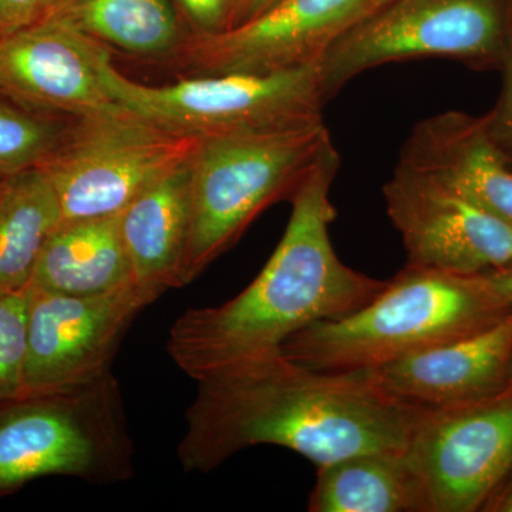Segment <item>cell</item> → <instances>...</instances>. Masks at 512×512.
Listing matches in <instances>:
<instances>
[{
  "mask_svg": "<svg viewBox=\"0 0 512 512\" xmlns=\"http://www.w3.org/2000/svg\"><path fill=\"white\" fill-rule=\"evenodd\" d=\"M387 0H279L247 23L187 33L171 57L188 76L265 74L318 64L326 50Z\"/></svg>",
  "mask_w": 512,
  "mask_h": 512,
  "instance_id": "30bf717a",
  "label": "cell"
},
{
  "mask_svg": "<svg viewBox=\"0 0 512 512\" xmlns=\"http://www.w3.org/2000/svg\"><path fill=\"white\" fill-rule=\"evenodd\" d=\"M55 0H0V39L45 19Z\"/></svg>",
  "mask_w": 512,
  "mask_h": 512,
  "instance_id": "d4e9b609",
  "label": "cell"
},
{
  "mask_svg": "<svg viewBox=\"0 0 512 512\" xmlns=\"http://www.w3.org/2000/svg\"><path fill=\"white\" fill-rule=\"evenodd\" d=\"M512 313L476 275L406 265L373 301L320 320L285 340L281 352L328 372L370 370L476 335Z\"/></svg>",
  "mask_w": 512,
  "mask_h": 512,
  "instance_id": "3957f363",
  "label": "cell"
},
{
  "mask_svg": "<svg viewBox=\"0 0 512 512\" xmlns=\"http://www.w3.org/2000/svg\"><path fill=\"white\" fill-rule=\"evenodd\" d=\"M483 511L512 512V473L488 501Z\"/></svg>",
  "mask_w": 512,
  "mask_h": 512,
  "instance_id": "83f0119b",
  "label": "cell"
},
{
  "mask_svg": "<svg viewBox=\"0 0 512 512\" xmlns=\"http://www.w3.org/2000/svg\"><path fill=\"white\" fill-rule=\"evenodd\" d=\"M134 447L113 372L94 382L0 402V498L37 478L126 481Z\"/></svg>",
  "mask_w": 512,
  "mask_h": 512,
  "instance_id": "5b68a950",
  "label": "cell"
},
{
  "mask_svg": "<svg viewBox=\"0 0 512 512\" xmlns=\"http://www.w3.org/2000/svg\"><path fill=\"white\" fill-rule=\"evenodd\" d=\"M481 284L495 298L512 306V264L477 274Z\"/></svg>",
  "mask_w": 512,
  "mask_h": 512,
  "instance_id": "484cf974",
  "label": "cell"
},
{
  "mask_svg": "<svg viewBox=\"0 0 512 512\" xmlns=\"http://www.w3.org/2000/svg\"><path fill=\"white\" fill-rule=\"evenodd\" d=\"M332 144L323 120L198 138L190 156L183 285L228 251L266 208L291 200Z\"/></svg>",
  "mask_w": 512,
  "mask_h": 512,
  "instance_id": "277c9868",
  "label": "cell"
},
{
  "mask_svg": "<svg viewBox=\"0 0 512 512\" xmlns=\"http://www.w3.org/2000/svg\"><path fill=\"white\" fill-rule=\"evenodd\" d=\"M417 410L387 392L372 369H313L278 350L198 380L177 453L187 473H210L262 444L288 448L318 467L406 450Z\"/></svg>",
  "mask_w": 512,
  "mask_h": 512,
  "instance_id": "6da1fadb",
  "label": "cell"
},
{
  "mask_svg": "<svg viewBox=\"0 0 512 512\" xmlns=\"http://www.w3.org/2000/svg\"><path fill=\"white\" fill-rule=\"evenodd\" d=\"M503 90L490 113L485 114L488 130L495 143L507 154L512 163V28L508 52L503 64Z\"/></svg>",
  "mask_w": 512,
  "mask_h": 512,
  "instance_id": "603a6c76",
  "label": "cell"
},
{
  "mask_svg": "<svg viewBox=\"0 0 512 512\" xmlns=\"http://www.w3.org/2000/svg\"><path fill=\"white\" fill-rule=\"evenodd\" d=\"M194 35H212L228 29L234 0H175Z\"/></svg>",
  "mask_w": 512,
  "mask_h": 512,
  "instance_id": "cb8c5ba5",
  "label": "cell"
},
{
  "mask_svg": "<svg viewBox=\"0 0 512 512\" xmlns=\"http://www.w3.org/2000/svg\"><path fill=\"white\" fill-rule=\"evenodd\" d=\"M512 313L476 335L372 369L404 402L447 409L480 402L510 386Z\"/></svg>",
  "mask_w": 512,
  "mask_h": 512,
  "instance_id": "5bb4252c",
  "label": "cell"
},
{
  "mask_svg": "<svg viewBox=\"0 0 512 512\" xmlns=\"http://www.w3.org/2000/svg\"><path fill=\"white\" fill-rule=\"evenodd\" d=\"M399 165L512 225V163L491 136L485 114L446 111L420 121L404 144Z\"/></svg>",
  "mask_w": 512,
  "mask_h": 512,
  "instance_id": "9a60e30c",
  "label": "cell"
},
{
  "mask_svg": "<svg viewBox=\"0 0 512 512\" xmlns=\"http://www.w3.org/2000/svg\"><path fill=\"white\" fill-rule=\"evenodd\" d=\"M72 121L32 109L0 90V177L46 164L62 146Z\"/></svg>",
  "mask_w": 512,
  "mask_h": 512,
  "instance_id": "44dd1931",
  "label": "cell"
},
{
  "mask_svg": "<svg viewBox=\"0 0 512 512\" xmlns=\"http://www.w3.org/2000/svg\"><path fill=\"white\" fill-rule=\"evenodd\" d=\"M339 167L332 144L289 200L284 237L247 289L220 306L190 309L175 320L168 353L192 379L278 352L299 330L363 308L389 284L349 268L333 248L329 228L336 210L330 190Z\"/></svg>",
  "mask_w": 512,
  "mask_h": 512,
  "instance_id": "7a4b0ae2",
  "label": "cell"
},
{
  "mask_svg": "<svg viewBox=\"0 0 512 512\" xmlns=\"http://www.w3.org/2000/svg\"><path fill=\"white\" fill-rule=\"evenodd\" d=\"M383 194L407 265L476 275L512 264V225L433 178L397 164Z\"/></svg>",
  "mask_w": 512,
  "mask_h": 512,
  "instance_id": "7c38bea8",
  "label": "cell"
},
{
  "mask_svg": "<svg viewBox=\"0 0 512 512\" xmlns=\"http://www.w3.org/2000/svg\"><path fill=\"white\" fill-rule=\"evenodd\" d=\"M103 43L66 23L43 19L0 39V90L67 119L123 110L101 79Z\"/></svg>",
  "mask_w": 512,
  "mask_h": 512,
  "instance_id": "4fadbf2b",
  "label": "cell"
},
{
  "mask_svg": "<svg viewBox=\"0 0 512 512\" xmlns=\"http://www.w3.org/2000/svg\"><path fill=\"white\" fill-rule=\"evenodd\" d=\"M311 512H427L423 488L403 451L356 454L318 466Z\"/></svg>",
  "mask_w": 512,
  "mask_h": 512,
  "instance_id": "ac0fdd59",
  "label": "cell"
},
{
  "mask_svg": "<svg viewBox=\"0 0 512 512\" xmlns=\"http://www.w3.org/2000/svg\"><path fill=\"white\" fill-rule=\"evenodd\" d=\"M406 454L427 512L483 511L512 473V384L480 402L419 406Z\"/></svg>",
  "mask_w": 512,
  "mask_h": 512,
  "instance_id": "9c48e42d",
  "label": "cell"
},
{
  "mask_svg": "<svg viewBox=\"0 0 512 512\" xmlns=\"http://www.w3.org/2000/svg\"><path fill=\"white\" fill-rule=\"evenodd\" d=\"M148 305L133 284L86 296L30 288L23 393L66 389L110 373L121 340Z\"/></svg>",
  "mask_w": 512,
  "mask_h": 512,
  "instance_id": "8fae6325",
  "label": "cell"
},
{
  "mask_svg": "<svg viewBox=\"0 0 512 512\" xmlns=\"http://www.w3.org/2000/svg\"><path fill=\"white\" fill-rule=\"evenodd\" d=\"M131 284L120 214L60 222L47 238L30 288L60 295H100Z\"/></svg>",
  "mask_w": 512,
  "mask_h": 512,
  "instance_id": "e0dca14e",
  "label": "cell"
},
{
  "mask_svg": "<svg viewBox=\"0 0 512 512\" xmlns=\"http://www.w3.org/2000/svg\"><path fill=\"white\" fill-rule=\"evenodd\" d=\"M45 19L153 59L170 60L187 36L170 0H55Z\"/></svg>",
  "mask_w": 512,
  "mask_h": 512,
  "instance_id": "d6986e66",
  "label": "cell"
},
{
  "mask_svg": "<svg viewBox=\"0 0 512 512\" xmlns=\"http://www.w3.org/2000/svg\"><path fill=\"white\" fill-rule=\"evenodd\" d=\"M512 0H389L346 30L319 62L328 100L357 74L423 56H446L478 70H501Z\"/></svg>",
  "mask_w": 512,
  "mask_h": 512,
  "instance_id": "52a82bcc",
  "label": "cell"
},
{
  "mask_svg": "<svg viewBox=\"0 0 512 512\" xmlns=\"http://www.w3.org/2000/svg\"><path fill=\"white\" fill-rule=\"evenodd\" d=\"M29 288L0 296V402L23 393Z\"/></svg>",
  "mask_w": 512,
  "mask_h": 512,
  "instance_id": "7402d4cb",
  "label": "cell"
},
{
  "mask_svg": "<svg viewBox=\"0 0 512 512\" xmlns=\"http://www.w3.org/2000/svg\"><path fill=\"white\" fill-rule=\"evenodd\" d=\"M278 2L279 0H234L228 29L258 18L259 15H262V13L272 8Z\"/></svg>",
  "mask_w": 512,
  "mask_h": 512,
  "instance_id": "4316f807",
  "label": "cell"
},
{
  "mask_svg": "<svg viewBox=\"0 0 512 512\" xmlns=\"http://www.w3.org/2000/svg\"><path fill=\"white\" fill-rule=\"evenodd\" d=\"M100 74L121 107L165 130L192 138L296 126L323 120L319 63L265 74L185 76L148 86L124 76L104 47Z\"/></svg>",
  "mask_w": 512,
  "mask_h": 512,
  "instance_id": "8992f818",
  "label": "cell"
},
{
  "mask_svg": "<svg viewBox=\"0 0 512 512\" xmlns=\"http://www.w3.org/2000/svg\"><path fill=\"white\" fill-rule=\"evenodd\" d=\"M62 221L42 167L9 175L0 185V296L29 288L47 238Z\"/></svg>",
  "mask_w": 512,
  "mask_h": 512,
  "instance_id": "ffe728a7",
  "label": "cell"
},
{
  "mask_svg": "<svg viewBox=\"0 0 512 512\" xmlns=\"http://www.w3.org/2000/svg\"><path fill=\"white\" fill-rule=\"evenodd\" d=\"M197 141L127 109L73 119L62 146L42 165L55 190L60 222L120 214L184 163Z\"/></svg>",
  "mask_w": 512,
  "mask_h": 512,
  "instance_id": "ba28073f",
  "label": "cell"
},
{
  "mask_svg": "<svg viewBox=\"0 0 512 512\" xmlns=\"http://www.w3.org/2000/svg\"><path fill=\"white\" fill-rule=\"evenodd\" d=\"M510 383L512 384V360H511V366H510Z\"/></svg>",
  "mask_w": 512,
  "mask_h": 512,
  "instance_id": "f1b7e54d",
  "label": "cell"
},
{
  "mask_svg": "<svg viewBox=\"0 0 512 512\" xmlns=\"http://www.w3.org/2000/svg\"><path fill=\"white\" fill-rule=\"evenodd\" d=\"M6 177H0V185H2L3 180H5Z\"/></svg>",
  "mask_w": 512,
  "mask_h": 512,
  "instance_id": "f546056e",
  "label": "cell"
},
{
  "mask_svg": "<svg viewBox=\"0 0 512 512\" xmlns=\"http://www.w3.org/2000/svg\"><path fill=\"white\" fill-rule=\"evenodd\" d=\"M120 232L131 284L148 303L170 289L183 288L190 232V157L120 212Z\"/></svg>",
  "mask_w": 512,
  "mask_h": 512,
  "instance_id": "2e32d148",
  "label": "cell"
}]
</instances>
